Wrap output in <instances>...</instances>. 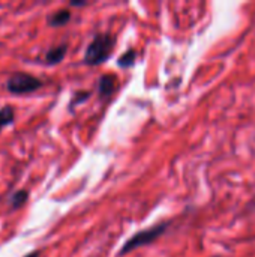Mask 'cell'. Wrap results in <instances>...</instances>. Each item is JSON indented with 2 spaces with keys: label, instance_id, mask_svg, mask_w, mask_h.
I'll list each match as a JSON object with an SVG mask.
<instances>
[{
  "label": "cell",
  "instance_id": "ba28073f",
  "mask_svg": "<svg viewBox=\"0 0 255 257\" xmlns=\"http://www.w3.org/2000/svg\"><path fill=\"white\" fill-rule=\"evenodd\" d=\"M14 117H15V114H14V108L11 105L2 107L0 108V128L11 125L14 122Z\"/></svg>",
  "mask_w": 255,
  "mask_h": 257
},
{
  "label": "cell",
  "instance_id": "3957f363",
  "mask_svg": "<svg viewBox=\"0 0 255 257\" xmlns=\"http://www.w3.org/2000/svg\"><path fill=\"white\" fill-rule=\"evenodd\" d=\"M6 87L14 95H26V93H32V92L41 89L42 81L38 77L32 75V74L20 71V72H14L8 78Z\"/></svg>",
  "mask_w": 255,
  "mask_h": 257
},
{
  "label": "cell",
  "instance_id": "6da1fadb",
  "mask_svg": "<svg viewBox=\"0 0 255 257\" xmlns=\"http://www.w3.org/2000/svg\"><path fill=\"white\" fill-rule=\"evenodd\" d=\"M116 47V36L111 33H98L87 45L84 53V63L89 66L102 65L108 60Z\"/></svg>",
  "mask_w": 255,
  "mask_h": 257
},
{
  "label": "cell",
  "instance_id": "5bb4252c",
  "mask_svg": "<svg viewBox=\"0 0 255 257\" xmlns=\"http://www.w3.org/2000/svg\"><path fill=\"white\" fill-rule=\"evenodd\" d=\"M215 257H219V256H215Z\"/></svg>",
  "mask_w": 255,
  "mask_h": 257
},
{
  "label": "cell",
  "instance_id": "7c38bea8",
  "mask_svg": "<svg viewBox=\"0 0 255 257\" xmlns=\"http://www.w3.org/2000/svg\"><path fill=\"white\" fill-rule=\"evenodd\" d=\"M86 5H87L86 2H77V0L71 2V6H86Z\"/></svg>",
  "mask_w": 255,
  "mask_h": 257
},
{
  "label": "cell",
  "instance_id": "8992f818",
  "mask_svg": "<svg viewBox=\"0 0 255 257\" xmlns=\"http://www.w3.org/2000/svg\"><path fill=\"white\" fill-rule=\"evenodd\" d=\"M69 20H71V11L69 9H59V11L53 12L51 15H48L47 23L51 27H60V26H65Z\"/></svg>",
  "mask_w": 255,
  "mask_h": 257
},
{
  "label": "cell",
  "instance_id": "8fae6325",
  "mask_svg": "<svg viewBox=\"0 0 255 257\" xmlns=\"http://www.w3.org/2000/svg\"><path fill=\"white\" fill-rule=\"evenodd\" d=\"M39 256H41V251H39V250H35V251L27 253L24 257H39Z\"/></svg>",
  "mask_w": 255,
  "mask_h": 257
},
{
  "label": "cell",
  "instance_id": "7a4b0ae2",
  "mask_svg": "<svg viewBox=\"0 0 255 257\" xmlns=\"http://www.w3.org/2000/svg\"><path fill=\"white\" fill-rule=\"evenodd\" d=\"M170 227V221H159L147 229H143V230H138L137 233H134L125 244L123 247L120 248L119 254L117 256H126L129 253H132L134 250L137 248H141V247H147L150 244H153L155 241H158L161 236L165 235V232L168 230Z\"/></svg>",
  "mask_w": 255,
  "mask_h": 257
},
{
  "label": "cell",
  "instance_id": "30bf717a",
  "mask_svg": "<svg viewBox=\"0 0 255 257\" xmlns=\"http://www.w3.org/2000/svg\"><path fill=\"white\" fill-rule=\"evenodd\" d=\"M89 96H90V92H77L75 96H74V99H72V102H71V107L72 105H77L80 102H84Z\"/></svg>",
  "mask_w": 255,
  "mask_h": 257
},
{
  "label": "cell",
  "instance_id": "9c48e42d",
  "mask_svg": "<svg viewBox=\"0 0 255 257\" xmlns=\"http://www.w3.org/2000/svg\"><path fill=\"white\" fill-rule=\"evenodd\" d=\"M29 199V193L26 190H20L17 193H14V196L11 197V205H12V209H18L21 208Z\"/></svg>",
  "mask_w": 255,
  "mask_h": 257
},
{
  "label": "cell",
  "instance_id": "4fadbf2b",
  "mask_svg": "<svg viewBox=\"0 0 255 257\" xmlns=\"http://www.w3.org/2000/svg\"><path fill=\"white\" fill-rule=\"evenodd\" d=\"M0 131H2V128H0Z\"/></svg>",
  "mask_w": 255,
  "mask_h": 257
},
{
  "label": "cell",
  "instance_id": "277c9868",
  "mask_svg": "<svg viewBox=\"0 0 255 257\" xmlns=\"http://www.w3.org/2000/svg\"><path fill=\"white\" fill-rule=\"evenodd\" d=\"M117 90V78L113 74H104L98 80V95L102 99H108Z\"/></svg>",
  "mask_w": 255,
  "mask_h": 257
},
{
  "label": "cell",
  "instance_id": "52a82bcc",
  "mask_svg": "<svg viewBox=\"0 0 255 257\" xmlns=\"http://www.w3.org/2000/svg\"><path fill=\"white\" fill-rule=\"evenodd\" d=\"M135 59H137V51L134 48H128L117 60V65L123 69H128L131 66H134L135 63Z\"/></svg>",
  "mask_w": 255,
  "mask_h": 257
},
{
  "label": "cell",
  "instance_id": "5b68a950",
  "mask_svg": "<svg viewBox=\"0 0 255 257\" xmlns=\"http://www.w3.org/2000/svg\"><path fill=\"white\" fill-rule=\"evenodd\" d=\"M66 51H68V45L66 44H62V45H57V47L48 50L47 54H45V63L47 65H57V63H60L65 59Z\"/></svg>",
  "mask_w": 255,
  "mask_h": 257
}]
</instances>
